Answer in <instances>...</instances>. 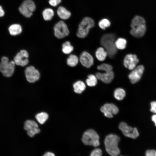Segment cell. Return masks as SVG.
<instances>
[{"label":"cell","mask_w":156,"mask_h":156,"mask_svg":"<svg viewBox=\"0 0 156 156\" xmlns=\"http://www.w3.org/2000/svg\"><path fill=\"white\" fill-rule=\"evenodd\" d=\"M120 140L119 136L112 134L106 136L104 145L106 151L109 154L112 156H116L119 155L120 151L118 145Z\"/></svg>","instance_id":"6da1fadb"},{"label":"cell","mask_w":156,"mask_h":156,"mask_svg":"<svg viewBox=\"0 0 156 156\" xmlns=\"http://www.w3.org/2000/svg\"><path fill=\"white\" fill-rule=\"evenodd\" d=\"M115 36L112 34L103 35L101 39V44L111 58L113 57L117 52V49L115 44Z\"/></svg>","instance_id":"7a4b0ae2"},{"label":"cell","mask_w":156,"mask_h":156,"mask_svg":"<svg viewBox=\"0 0 156 156\" xmlns=\"http://www.w3.org/2000/svg\"><path fill=\"white\" fill-rule=\"evenodd\" d=\"M99 139V136L96 131L93 129H90L84 133L82 141L86 145L96 147L100 145Z\"/></svg>","instance_id":"3957f363"},{"label":"cell","mask_w":156,"mask_h":156,"mask_svg":"<svg viewBox=\"0 0 156 156\" xmlns=\"http://www.w3.org/2000/svg\"><path fill=\"white\" fill-rule=\"evenodd\" d=\"M94 25L92 18L89 17L84 18L79 25L77 36L81 38H85L88 34L90 29L93 27Z\"/></svg>","instance_id":"277c9868"},{"label":"cell","mask_w":156,"mask_h":156,"mask_svg":"<svg viewBox=\"0 0 156 156\" xmlns=\"http://www.w3.org/2000/svg\"><path fill=\"white\" fill-rule=\"evenodd\" d=\"M15 64L14 61H9L6 57H3L0 63V71L5 77H10L13 74Z\"/></svg>","instance_id":"5b68a950"},{"label":"cell","mask_w":156,"mask_h":156,"mask_svg":"<svg viewBox=\"0 0 156 156\" xmlns=\"http://www.w3.org/2000/svg\"><path fill=\"white\" fill-rule=\"evenodd\" d=\"M36 9L34 2L31 0H25L19 8L20 13L26 17L29 18L32 15Z\"/></svg>","instance_id":"8992f818"},{"label":"cell","mask_w":156,"mask_h":156,"mask_svg":"<svg viewBox=\"0 0 156 156\" xmlns=\"http://www.w3.org/2000/svg\"><path fill=\"white\" fill-rule=\"evenodd\" d=\"M119 128L126 137L135 139L139 135L138 131L136 128L128 126L125 122H121L120 123Z\"/></svg>","instance_id":"52a82bcc"},{"label":"cell","mask_w":156,"mask_h":156,"mask_svg":"<svg viewBox=\"0 0 156 156\" xmlns=\"http://www.w3.org/2000/svg\"><path fill=\"white\" fill-rule=\"evenodd\" d=\"M54 35L59 39L64 38L67 36L69 31L66 24L63 21H60L57 23L54 28Z\"/></svg>","instance_id":"ba28073f"},{"label":"cell","mask_w":156,"mask_h":156,"mask_svg":"<svg viewBox=\"0 0 156 156\" xmlns=\"http://www.w3.org/2000/svg\"><path fill=\"white\" fill-rule=\"evenodd\" d=\"M132 70L129 74L128 77L131 83L134 84L140 79L144 70V67L142 65H139Z\"/></svg>","instance_id":"9c48e42d"},{"label":"cell","mask_w":156,"mask_h":156,"mask_svg":"<svg viewBox=\"0 0 156 156\" xmlns=\"http://www.w3.org/2000/svg\"><path fill=\"white\" fill-rule=\"evenodd\" d=\"M25 74L27 80L30 83L37 81L40 77L39 72L33 66L27 67L25 70Z\"/></svg>","instance_id":"30bf717a"},{"label":"cell","mask_w":156,"mask_h":156,"mask_svg":"<svg viewBox=\"0 0 156 156\" xmlns=\"http://www.w3.org/2000/svg\"><path fill=\"white\" fill-rule=\"evenodd\" d=\"M100 110L104 113L105 116L108 118H112L114 114H117L119 112L117 106L112 103L104 104L101 107Z\"/></svg>","instance_id":"8fae6325"},{"label":"cell","mask_w":156,"mask_h":156,"mask_svg":"<svg viewBox=\"0 0 156 156\" xmlns=\"http://www.w3.org/2000/svg\"><path fill=\"white\" fill-rule=\"evenodd\" d=\"M28 57L29 55L27 51L22 50L17 54L14 57V61L16 65L24 66L28 63Z\"/></svg>","instance_id":"7c38bea8"},{"label":"cell","mask_w":156,"mask_h":156,"mask_svg":"<svg viewBox=\"0 0 156 156\" xmlns=\"http://www.w3.org/2000/svg\"><path fill=\"white\" fill-rule=\"evenodd\" d=\"M139 62V60L135 55L128 54L124 58V65L126 68L132 70L137 66Z\"/></svg>","instance_id":"4fadbf2b"},{"label":"cell","mask_w":156,"mask_h":156,"mask_svg":"<svg viewBox=\"0 0 156 156\" xmlns=\"http://www.w3.org/2000/svg\"><path fill=\"white\" fill-rule=\"evenodd\" d=\"M80 60L82 65L87 68H90L93 64V57L89 53L86 51L83 52L81 54Z\"/></svg>","instance_id":"5bb4252c"},{"label":"cell","mask_w":156,"mask_h":156,"mask_svg":"<svg viewBox=\"0 0 156 156\" xmlns=\"http://www.w3.org/2000/svg\"><path fill=\"white\" fill-rule=\"evenodd\" d=\"M102 73L98 72L96 74L97 78L106 83H110L114 77V74L112 71H105Z\"/></svg>","instance_id":"9a60e30c"},{"label":"cell","mask_w":156,"mask_h":156,"mask_svg":"<svg viewBox=\"0 0 156 156\" xmlns=\"http://www.w3.org/2000/svg\"><path fill=\"white\" fill-rule=\"evenodd\" d=\"M146 29V25H144L131 28L130 33L134 37L139 38L142 37L144 35Z\"/></svg>","instance_id":"2e32d148"},{"label":"cell","mask_w":156,"mask_h":156,"mask_svg":"<svg viewBox=\"0 0 156 156\" xmlns=\"http://www.w3.org/2000/svg\"><path fill=\"white\" fill-rule=\"evenodd\" d=\"M57 13L58 16L61 19L66 20L71 16V13L63 6H60L57 9Z\"/></svg>","instance_id":"e0dca14e"},{"label":"cell","mask_w":156,"mask_h":156,"mask_svg":"<svg viewBox=\"0 0 156 156\" xmlns=\"http://www.w3.org/2000/svg\"><path fill=\"white\" fill-rule=\"evenodd\" d=\"M144 25H146V21L144 19L140 16H136L132 20L131 27V28H132Z\"/></svg>","instance_id":"ac0fdd59"},{"label":"cell","mask_w":156,"mask_h":156,"mask_svg":"<svg viewBox=\"0 0 156 156\" xmlns=\"http://www.w3.org/2000/svg\"><path fill=\"white\" fill-rule=\"evenodd\" d=\"M10 34L13 36H16L20 34L22 31L21 26L18 24H15L11 25L8 28Z\"/></svg>","instance_id":"d6986e66"},{"label":"cell","mask_w":156,"mask_h":156,"mask_svg":"<svg viewBox=\"0 0 156 156\" xmlns=\"http://www.w3.org/2000/svg\"><path fill=\"white\" fill-rule=\"evenodd\" d=\"M73 87L74 91L75 93L81 94L85 90L86 86L83 81H79L74 83Z\"/></svg>","instance_id":"ffe728a7"},{"label":"cell","mask_w":156,"mask_h":156,"mask_svg":"<svg viewBox=\"0 0 156 156\" xmlns=\"http://www.w3.org/2000/svg\"><path fill=\"white\" fill-rule=\"evenodd\" d=\"M95 55L98 60L101 61L105 59L107 54L104 48L100 47L97 49Z\"/></svg>","instance_id":"44dd1931"},{"label":"cell","mask_w":156,"mask_h":156,"mask_svg":"<svg viewBox=\"0 0 156 156\" xmlns=\"http://www.w3.org/2000/svg\"><path fill=\"white\" fill-rule=\"evenodd\" d=\"M38 128V125L34 121L32 120H27L24 123V129L27 131L33 130Z\"/></svg>","instance_id":"7402d4cb"},{"label":"cell","mask_w":156,"mask_h":156,"mask_svg":"<svg viewBox=\"0 0 156 156\" xmlns=\"http://www.w3.org/2000/svg\"><path fill=\"white\" fill-rule=\"evenodd\" d=\"M42 16L44 19L46 21L51 20L54 15L53 10L50 8H47L43 11Z\"/></svg>","instance_id":"603a6c76"},{"label":"cell","mask_w":156,"mask_h":156,"mask_svg":"<svg viewBox=\"0 0 156 156\" xmlns=\"http://www.w3.org/2000/svg\"><path fill=\"white\" fill-rule=\"evenodd\" d=\"M126 95L125 91L121 88L116 89L114 91V96L116 99L118 100H122Z\"/></svg>","instance_id":"cb8c5ba5"},{"label":"cell","mask_w":156,"mask_h":156,"mask_svg":"<svg viewBox=\"0 0 156 156\" xmlns=\"http://www.w3.org/2000/svg\"><path fill=\"white\" fill-rule=\"evenodd\" d=\"M48 114L45 112H41L37 114L35 118L41 124H43L47 120Z\"/></svg>","instance_id":"d4e9b609"},{"label":"cell","mask_w":156,"mask_h":156,"mask_svg":"<svg viewBox=\"0 0 156 156\" xmlns=\"http://www.w3.org/2000/svg\"><path fill=\"white\" fill-rule=\"evenodd\" d=\"M127 43L126 40L122 38H119L115 42L117 49L120 50L124 49L125 48Z\"/></svg>","instance_id":"484cf974"},{"label":"cell","mask_w":156,"mask_h":156,"mask_svg":"<svg viewBox=\"0 0 156 156\" xmlns=\"http://www.w3.org/2000/svg\"><path fill=\"white\" fill-rule=\"evenodd\" d=\"M78 62V57L74 55H70L67 59V64L71 67H74L76 66Z\"/></svg>","instance_id":"4316f807"},{"label":"cell","mask_w":156,"mask_h":156,"mask_svg":"<svg viewBox=\"0 0 156 156\" xmlns=\"http://www.w3.org/2000/svg\"><path fill=\"white\" fill-rule=\"evenodd\" d=\"M63 52L66 54H69L73 50V47L71 45L70 43L68 41L64 42L62 46Z\"/></svg>","instance_id":"83f0119b"},{"label":"cell","mask_w":156,"mask_h":156,"mask_svg":"<svg viewBox=\"0 0 156 156\" xmlns=\"http://www.w3.org/2000/svg\"><path fill=\"white\" fill-rule=\"evenodd\" d=\"M97 79L96 76L94 75H88L86 81L87 85L90 87L95 86L97 83Z\"/></svg>","instance_id":"f1b7e54d"},{"label":"cell","mask_w":156,"mask_h":156,"mask_svg":"<svg viewBox=\"0 0 156 156\" xmlns=\"http://www.w3.org/2000/svg\"><path fill=\"white\" fill-rule=\"evenodd\" d=\"M110 22L107 19L104 18L101 20L99 23V27L103 29H105L110 26Z\"/></svg>","instance_id":"f546056e"},{"label":"cell","mask_w":156,"mask_h":156,"mask_svg":"<svg viewBox=\"0 0 156 156\" xmlns=\"http://www.w3.org/2000/svg\"><path fill=\"white\" fill-rule=\"evenodd\" d=\"M98 69L105 71H111L112 70V67L111 65L106 64H102L98 66L97 67Z\"/></svg>","instance_id":"4dcf8cb0"},{"label":"cell","mask_w":156,"mask_h":156,"mask_svg":"<svg viewBox=\"0 0 156 156\" xmlns=\"http://www.w3.org/2000/svg\"><path fill=\"white\" fill-rule=\"evenodd\" d=\"M102 155V151L99 148H96L93 150L91 152V156H101Z\"/></svg>","instance_id":"1f68e13d"},{"label":"cell","mask_w":156,"mask_h":156,"mask_svg":"<svg viewBox=\"0 0 156 156\" xmlns=\"http://www.w3.org/2000/svg\"><path fill=\"white\" fill-rule=\"evenodd\" d=\"M27 134L30 137H33L35 134L39 133L40 132V129L37 128L32 130L27 131Z\"/></svg>","instance_id":"d6a6232c"},{"label":"cell","mask_w":156,"mask_h":156,"mask_svg":"<svg viewBox=\"0 0 156 156\" xmlns=\"http://www.w3.org/2000/svg\"><path fill=\"white\" fill-rule=\"evenodd\" d=\"M146 156H156V151L154 150H148L145 153Z\"/></svg>","instance_id":"836d02e7"},{"label":"cell","mask_w":156,"mask_h":156,"mask_svg":"<svg viewBox=\"0 0 156 156\" xmlns=\"http://www.w3.org/2000/svg\"><path fill=\"white\" fill-rule=\"evenodd\" d=\"M62 0H49V3L51 6L55 7L59 4Z\"/></svg>","instance_id":"e575fe53"},{"label":"cell","mask_w":156,"mask_h":156,"mask_svg":"<svg viewBox=\"0 0 156 156\" xmlns=\"http://www.w3.org/2000/svg\"><path fill=\"white\" fill-rule=\"evenodd\" d=\"M151 111L155 114H156V101H153L151 103Z\"/></svg>","instance_id":"d590c367"},{"label":"cell","mask_w":156,"mask_h":156,"mask_svg":"<svg viewBox=\"0 0 156 156\" xmlns=\"http://www.w3.org/2000/svg\"><path fill=\"white\" fill-rule=\"evenodd\" d=\"M5 14V12L3 10L2 6L0 5V17L3 16Z\"/></svg>","instance_id":"8d00e7d4"},{"label":"cell","mask_w":156,"mask_h":156,"mask_svg":"<svg viewBox=\"0 0 156 156\" xmlns=\"http://www.w3.org/2000/svg\"><path fill=\"white\" fill-rule=\"evenodd\" d=\"M152 120L154 122L155 126L156 127V114L153 115L151 117Z\"/></svg>","instance_id":"74e56055"},{"label":"cell","mask_w":156,"mask_h":156,"mask_svg":"<svg viewBox=\"0 0 156 156\" xmlns=\"http://www.w3.org/2000/svg\"><path fill=\"white\" fill-rule=\"evenodd\" d=\"M44 156H54L55 155L53 153L50 152H47L44 155Z\"/></svg>","instance_id":"f35d334b"}]
</instances>
